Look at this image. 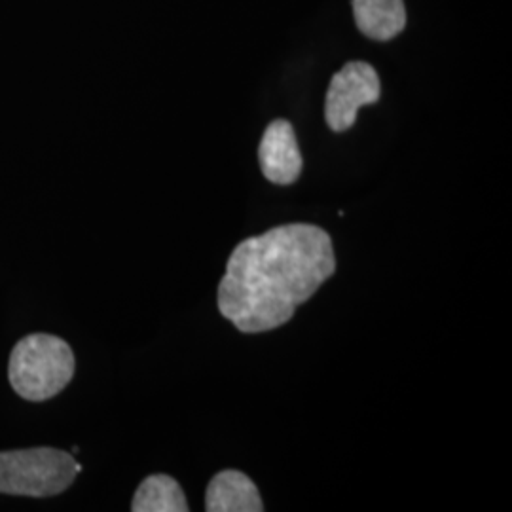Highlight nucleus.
<instances>
[{
	"label": "nucleus",
	"instance_id": "obj_1",
	"mask_svg": "<svg viewBox=\"0 0 512 512\" xmlns=\"http://www.w3.org/2000/svg\"><path fill=\"white\" fill-rule=\"evenodd\" d=\"M336 272L329 234L313 224L277 226L241 241L219 285V310L236 329H279Z\"/></svg>",
	"mask_w": 512,
	"mask_h": 512
},
{
	"label": "nucleus",
	"instance_id": "obj_6",
	"mask_svg": "<svg viewBox=\"0 0 512 512\" xmlns=\"http://www.w3.org/2000/svg\"><path fill=\"white\" fill-rule=\"evenodd\" d=\"M207 512L264 511L262 497L255 482L239 471H220L213 476L205 494Z\"/></svg>",
	"mask_w": 512,
	"mask_h": 512
},
{
	"label": "nucleus",
	"instance_id": "obj_7",
	"mask_svg": "<svg viewBox=\"0 0 512 512\" xmlns=\"http://www.w3.org/2000/svg\"><path fill=\"white\" fill-rule=\"evenodd\" d=\"M359 31L372 40H391L406 25L404 0H351Z\"/></svg>",
	"mask_w": 512,
	"mask_h": 512
},
{
	"label": "nucleus",
	"instance_id": "obj_2",
	"mask_svg": "<svg viewBox=\"0 0 512 512\" xmlns=\"http://www.w3.org/2000/svg\"><path fill=\"white\" fill-rule=\"evenodd\" d=\"M74 366L73 349L65 340L52 334H31L12 351L8 376L19 397L40 403L69 385Z\"/></svg>",
	"mask_w": 512,
	"mask_h": 512
},
{
	"label": "nucleus",
	"instance_id": "obj_3",
	"mask_svg": "<svg viewBox=\"0 0 512 512\" xmlns=\"http://www.w3.org/2000/svg\"><path fill=\"white\" fill-rule=\"evenodd\" d=\"M82 467L57 448L0 452V494L52 497L65 492Z\"/></svg>",
	"mask_w": 512,
	"mask_h": 512
},
{
	"label": "nucleus",
	"instance_id": "obj_5",
	"mask_svg": "<svg viewBox=\"0 0 512 512\" xmlns=\"http://www.w3.org/2000/svg\"><path fill=\"white\" fill-rule=\"evenodd\" d=\"M258 160L270 183L289 186L298 181L304 162L291 122L274 120L266 128L258 147Z\"/></svg>",
	"mask_w": 512,
	"mask_h": 512
},
{
	"label": "nucleus",
	"instance_id": "obj_4",
	"mask_svg": "<svg viewBox=\"0 0 512 512\" xmlns=\"http://www.w3.org/2000/svg\"><path fill=\"white\" fill-rule=\"evenodd\" d=\"M382 95L380 76L372 65L365 61H351L342 71L332 76L327 101L325 120L332 131H348L357 112L365 105H372Z\"/></svg>",
	"mask_w": 512,
	"mask_h": 512
},
{
	"label": "nucleus",
	"instance_id": "obj_8",
	"mask_svg": "<svg viewBox=\"0 0 512 512\" xmlns=\"http://www.w3.org/2000/svg\"><path fill=\"white\" fill-rule=\"evenodd\" d=\"M188 503L181 484L167 475H150L137 488L133 512H188Z\"/></svg>",
	"mask_w": 512,
	"mask_h": 512
}]
</instances>
